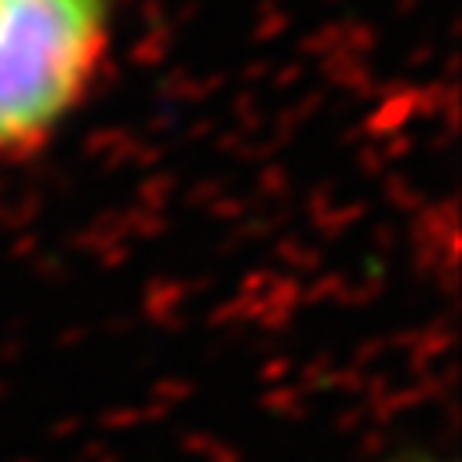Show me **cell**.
<instances>
[{
    "mask_svg": "<svg viewBox=\"0 0 462 462\" xmlns=\"http://www.w3.org/2000/svg\"><path fill=\"white\" fill-rule=\"evenodd\" d=\"M113 0H0V161L44 150L98 84Z\"/></svg>",
    "mask_w": 462,
    "mask_h": 462,
    "instance_id": "obj_1",
    "label": "cell"
}]
</instances>
